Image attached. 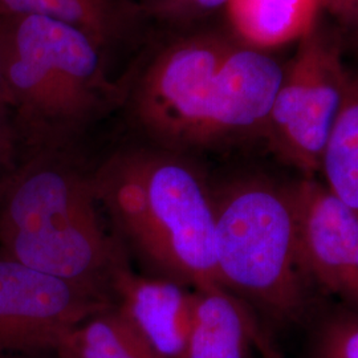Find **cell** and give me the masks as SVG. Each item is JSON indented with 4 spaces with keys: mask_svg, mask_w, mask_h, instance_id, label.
Wrapping results in <instances>:
<instances>
[{
    "mask_svg": "<svg viewBox=\"0 0 358 358\" xmlns=\"http://www.w3.org/2000/svg\"><path fill=\"white\" fill-rule=\"evenodd\" d=\"M93 180L38 155L0 192V247L27 267L103 294L122 266L101 227Z\"/></svg>",
    "mask_w": 358,
    "mask_h": 358,
    "instance_id": "obj_3",
    "label": "cell"
},
{
    "mask_svg": "<svg viewBox=\"0 0 358 358\" xmlns=\"http://www.w3.org/2000/svg\"><path fill=\"white\" fill-rule=\"evenodd\" d=\"M187 1L201 10H213L223 4H230L231 0H187Z\"/></svg>",
    "mask_w": 358,
    "mask_h": 358,
    "instance_id": "obj_18",
    "label": "cell"
},
{
    "mask_svg": "<svg viewBox=\"0 0 358 358\" xmlns=\"http://www.w3.org/2000/svg\"><path fill=\"white\" fill-rule=\"evenodd\" d=\"M0 103H8L6 80H4V52H3V22L0 17ZM11 108V106H10Z\"/></svg>",
    "mask_w": 358,
    "mask_h": 358,
    "instance_id": "obj_17",
    "label": "cell"
},
{
    "mask_svg": "<svg viewBox=\"0 0 358 358\" xmlns=\"http://www.w3.org/2000/svg\"><path fill=\"white\" fill-rule=\"evenodd\" d=\"M1 22L8 103L31 141L57 142L103 103L101 47L80 28L51 17Z\"/></svg>",
    "mask_w": 358,
    "mask_h": 358,
    "instance_id": "obj_4",
    "label": "cell"
},
{
    "mask_svg": "<svg viewBox=\"0 0 358 358\" xmlns=\"http://www.w3.org/2000/svg\"><path fill=\"white\" fill-rule=\"evenodd\" d=\"M117 308L166 358H183L192 329L194 292L166 279L136 276L120 266L112 279Z\"/></svg>",
    "mask_w": 358,
    "mask_h": 358,
    "instance_id": "obj_9",
    "label": "cell"
},
{
    "mask_svg": "<svg viewBox=\"0 0 358 358\" xmlns=\"http://www.w3.org/2000/svg\"><path fill=\"white\" fill-rule=\"evenodd\" d=\"M66 343L81 358H166L112 304L84 321Z\"/></svg>",
    "mask_w": 358,
    "mask_h": 358,
    "instance_id": "obj_13",
    "label": "cell"
},
{
    "mask_svg": "<svg viewBox=\"0 0 358 358\" xmlns=\"http://www.w3.org/2000/svg\"><path fill=\"white\" fill-rule=\"evenodd\" d=\"M110 306L103 294L0 257V357L57 350Z\"/></svg>",
    "mask_w": 358,
    "mask_h": 358,
    "instance_id": "obj_6",
    "label": "cell"
},
{
    "mask_svg": "<svg viewBox=\"0 0 358 358\" xmlns=\"http://www.w3.org/2000/svg\"><path fill=\"white\" fill-rule=\"evenodd\" d=\"M92 180L97 202L161 279L223 288L213 192L190 165L167 154H124Z\"/></svg>",
    "mask_w": 358,
    "mask_h": 358,
    "instance_id": "obj_1",
    "label": "cell"
},
{
    "mask_svg": "<svg viewBox=\"0 0 358 358\" xmlns=\"http://www.w3.org/2000/svg\"><path fill=\"white\" fill-rule=\"evenodd\" d=\"M320 169L324 186L358 217V87H345Z\"/></svg>",
    "mask_w": 358,
    "mask_h": 358,
    "instance_id": "obj_12",
    "label": "cell"
},
{
    "mask_svg": "<svg viewBox=\"0 0 358 358\" xmlns=\"http://www.w3.org/2000/svg\"><path fill=\"white\" fill-rule=\"evenodd\" d=\"M252 344L275 358L248 310L224 288L194 291L192 329L183 358H248Z\"/></svg>",
    "mask_w": 358,
    "mask_h": 358,
    "instance_id": "obj_10",
    "label": "cell"
},
{
    "mask_svg": "<svg viewBox=\"0 0 358 358\" xmlns=\"http://www.w3.org/2000/svg\"><path fill=\"white\" fill-rule=\"evenodd\" d=\"M217 263L223 288L280 321L306 304L292 187L267 179L234 180L213 192Z\"/></svg>",
    "mask_w": 358,
    "mask_h": 358,
    "instance_id": "obj_5",
    "label": "cell"
},
{
    "mask_svg": "<svg viewBox=\"0 0 358 358\" xmlns=\"http://www.w3.org/2000/svg\"><path fill=\"white\" fill-rule=\"evenodd\" d=\"M291 187L308 276L358 309L357 215L313 178Z\"/></svg>",
    "mask_w": 358,
    "mask_h": 358,
    "instance_id": "obj_8",
    "label": "cell"
},
{
    "mask_svg": "<svg viewBox=\"0 0 358 358\" xmlns=\"http://www.w3.org/2000/svg\"><path fill=\"white\" fill-rule=\"evenodd\" d=\"M282 77L260 52L186 41L165 52L145 77L137 115L166 146L208 145L267 127Z\"/></svg>",
    "mask_w": 358,
    "mask_h": 358,
    "instance_id": "obj_2",
    "label": "cell"
},
{
    "mask_svg": "<svg viewBox=\"0 0 358 358\" xmlns=\"http://www.w3.org/2000/svg\"><path fill=\"white\" fill-rule=\"evenodd\" d=\"M56 355H57V358H81L77 355L76 350L68 343H65L64 345L60 346L56 350Z\"/></svg>",
    "mask_w": 358,
    "mask_h": 358,
    "instance_id": "obj_19",
    "label": "cell"
},
{
    "mask_svg": "<svg viewBox=\"0 0 358 358\" xmlns=\"http://www.w3.org/2000/svg\"><path fill=\"white\" fill-rule=\"evenodd\" d=\"M306 38L288 75L282 77L268 127L291 161L312 173L320 169L345 85L332 52L320 40Z\"/></svg>",
    "mask_w": 358,
    "mask_h": 358,
    "instance_id": "obj_7",
    "label": "cell"
},
{
    "mask_svg": "<svg viewBox=\"0 0 358 358\" xmlns=\"http://www.w3.org/2000/svg\"><path fill=\"white\" fill-rule=\"evenodd\" d=\"M36 15L88 34L100 47L124 28V15L110 0H0V17Z\"/></svg>",
    "mask_w": 358,
    "mask_h": 358,
    "instance_id": "obj_14",
    "label": "cell"
},
{
    "mask_svg": "<svg viewBox=\"0 0 358 358\" xmlns=\"http://www.w3.org/2000/svg\"><path fill=\"white\" fill-rule=\"evenodd\" d=\"M0 358H11V357H0Z\"/></svg>",
    "mask_w": 358,
    "mask_h": 358,
    "instance_id": "obj_20",
    "label": "cell"
},
{
    "mask_svg": "<svg viewBox=\"0 0 358 358\" xmlns=\"http://www.w3.org/2000/svg\"><path fill=\"white\" fill-rule=\"evenodd\" d=\"M8 110L10 105L0 103V167L6 165L13 152V128Z\"/></svg>",
    "mask_w": 358,
    "mask_h": 358,
    "instance_id": "obj_16",
    "label": "cell"
},
{
    "mask_svg": "<svg viewBox=\"0 0 358 358\" xmlns=\"http://www.w3.org/2000/svg\"><path fill=\"white\" fill-rule=\"evenodd\" d=\"M310 358H358V313L324 321L312 340Z\"/></svg>",
    "mask_w": 358,
    "mask_h": 358,
    "instance_id": "obj_15",
    "label": "cell"
},
{
    "mask_svg": "<svg viewBox=\"0 0 358 358\" xmlns=\"http://www.w3.org/2000/svg\"><path fill=\"white\" fill-rule=\"evenodd\" d=\"M321 0H231L238 32L256 47H278L310 34Z\"/></svg>",
    "mask_w": 358,
    "mask_h": 358,
    "instance_id": "obj_11",
    "label": "cell"
}]
</instances>
